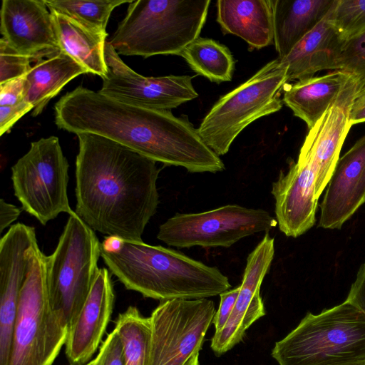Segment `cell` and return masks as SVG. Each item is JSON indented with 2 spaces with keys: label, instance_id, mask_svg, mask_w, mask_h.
Segmentation results:
<instances>
[{
  "label": "cell",
  "instance_id": "obj_1",
  "mask_svg": "<svg viewBox=\"0 0 365 365\" xmlns=\"http://www.w3.org/2000/svg\"><path fill=\"white\" fill-rule=\"evenodd\" d=\"M54 112L59 129L106 137L156 163L190 173L225 169L187 115L176 117L169 110L130 105L81 86L63 96Z\"/></svg>",
  "mask_w": 365,
  "mask_h": 365
},
{
  "label": "cell",
  "instance_id": "obj_2",
  "mask_svg": "<svg viewBox=\"0 0 365 365\" xmlns=\"http://www.w3.org/2000/svg\"><path fill=\"white\" fill-rule=\"evenodd\" d=\"M76 135V213L94 231L143 241L159 203L156 162L97 134Z\"/></svg>",
  "mask_w": 365,
  "mask_h": 365
},
{
  "label": "cell",
  "instance_id": "obj_3",
  "mask_svg": "<svg viewBox=\"0 0 365 365\" xmlns=\"http://www.w3.org/2000/svg\"><path fill=\"white\" fill-rule=\"evenodd\" d=\"M101 257L128 289L160 301L208 298L231 287L217 267L143 241L121 239L113 250L101 249Z\"/></svg>",
  "mask_w": 365,
  "mask_h": 365
},
{
  "label": "cell",
  "instance_id": "obj_4",
  "mask_svg": "<svg viewBox=\"0 0 365 365\" xmlns=\"http://www.w3.org/2000/svg\"><path fill=\"white\" fill-rule=\"evenodd\" d=\"M210 0H136L109 41L119 55H180L196 38Z\"/></svg>",
  "mask_w": 365,
  "mask_h": 365
},
{
  "label": "cell",
  "instance_id": "obj_5",
  "mask_svg": "<svg viewBox=\"0 0 365 365\" xmlns=\"http://www.w3.org/2000/svg\"><path fill=\"white\" fill-rule=\"evenodd\" d=\"M279 365H337L365 360V314L345 300L318 314L310 312L276 342Z\"/></svg>",
  "mask_w": 365,
  "mask_h": 365
},
{
  "label": "cell",
  "instance_id": "obj_6",
  "mask_svg": "<svg viewBox=\"0 0 365 365\" xmlns=\"http://www.w3.org/2000/svg\"><path fill=\"white\" fill-rule=\"evenodd\" d=\"M100 257L101 243L94 230L74 211L54 252L46 256L49 303L68 330L89 294Z\"/></svg>",
  "mask_w": 365,
  "mask_h": 365
},
{
  "label": "cell",
  "instance_id": "obj_7",
  "mask_svg": "<svg viewBox=\"0 0 365 365\" xmlns=\"http://www.w3.org/2000/svg\"><path fill=\"white\" fill-rule=\"evenodd\" d=\"M287 73L277 58L222 96L197 128L205 143L217 155H223L247 125L279 111L283 105V87L288 82Z\"/></svg>",
  "mask_w": 365,
  "mask_h": 365
},
{
  "label": "cell",
  "instance_id": "obj_8",
  "mask_svg": "<svg viewBox=\"0 0 365 365\" xmlns=\"http://www.w3.org/2000/svg\"><path fill=\"white\" fill-rule=\"evenodd\" d=\"M67 335L49 303L46 256L36 245L20 294L8 365H52Z\"/></svg>",
  "mask_w": 365,
  "mask_h": 365
},
{
  "label": "cell",
  "instance_id": "obj_9",
  "mask_svg": "<svg viewBox=\"0 0 365 365\" xmlns=\"http://www.w3.org/2000/svg\"><path fill=\"white\" fill-rule=\"evenodd\" d=\"M69 164L56 136L31 143L29 151L11 168L14 195L21 209L46 225L71 209L68 194Z\"/></svg>",
  "mask_w": 365,
  "mask_h": 365
},
{
  "label": "cell",
  "instance_id": "obj_10",
  "mask_svg": "<svg viewBox=\"0 0 365 365\" xmlns=\"http://www.w3.org/2000/svg\"><path fill=\"white\" fill-rule=\"evenodd\" d=\"M277 225L264 210L229 204L202 212L177 213L160 226L157 238L179 248H227L245 237L268 232Z\"/></svg>",
  "mask_w": 365,
  "mask_h": 365
},
{
  "label": "cell",
  "instance_id": "obj_11",
  "mask_svg": "<svg viewBox=\"0 0 365 365\" xmlns=\"http://www.w3.org/2000/svg\"><path fill=\"white\" fill-rule=\"evenodd\" d=\"M215 312L207 298L161 301L150 317L147 365H185L202 349Z\"/></svg>",
  "mask_w": 365,
  "mask_h": 365
},
{
  "label": "cell",
  "instance_id": "obj_12",
  "mask_svg": "<svg viewBox=\"0 0 365 365\" xmlns=\"http://www.w3.org/2000/svg\"><path fill=\"white\" fill-rule=\"evenodd\" d=\"M108 68L103 78L101 93L115 100L155 110H169L198 97L190 76L145 77L131 69L106 41Z\"/></svg>",
  "mask_w": 365,
  "mask_h": 365
},
{
  "label": "cell",
  "instance_id": "obj_13",
  "mask_svg": "<svg viewBox=\"0 0 365 365\" xmlns=\"http://www.w3.org/2000/svg\"><path fill=\"white\" fill-rule=\"evenodd\" d=\"M274 255V239L267 232L247 259L233 310L227 322L211 340V349L220 356L243 339L247 329L266 314L260 296L262 281L268 272Z\"/></svg>",
  "mask_w": 365,
  "mask_h": 365
},
{
  "label": "cell",
  "instance_id": "obj_14",
  "mask_svg": "<svg viewBox=\"0 0 365 365\" xmlns=\"http://www.w3.org/2000/svg\"><path fill=\"white\" fill-rule=\"evenodd\" d=\"M361 89L354 88L333 104L309 129L298 160L308 163L316 174L315 194L319 199L327 187L339 154L352 126L349 114L353 102Z\"/></svg>",
  "mask_w": 365,
  "mask_h": 365
},
{
  "label": "cell",
  "instance_id": "obj_15",
  "mask_svg": "<svg viewBox=\"0 0 365 365\" xmlns=\"http://www.w3.org/2000/svg\"><path fill=\"white\" fill-rule=\"evenodd\" d=\"M0 19L2 38L19 53L37 61L59 51L45 0H3Z\"/></svg>",
  "mask_w": 365,
  "mask_h": 365
},
{
  "label": "cell",
  "instance_id": "obj_16",
  "mask_svg": "<svg viewBox=\"0 0 365 365\" xmlns=\"http://www.w3.org/2000/svg\"><path fill=\"white\" fill-rule=\"evenodd\" d=\"M365 203V135L339 158L320 204L319 226L340 229Z\"/></svg>",
  "mask_w": 365,
  "mask_h": 365
},
{
  "label": "cell",
  "instance_id": "obj_17",
  "mask_svg": "<svg viewBox=\"0 0 365 365\" xmlns=\"http://www.w3.org/2000/svg\"><path fill=\"white\" fill-rule=\"evenodd\" d=\"M315 183L316 174L312 167L299 160L290 164L286 173L280 171L272 183L276 220L287 237H297L314 225L318 205Z\"/></svg>",
  "mask_w": 365,
  "mask_h": 365
},
{
  "label": "cell",
  "instance_id": "obj_18",
  "mask_svg": "<svg viewBox=\"0 0 365 365\" xmlns=\"http://www.w3.org/2000/svg\"><path fill=\"white\" fill-rule=\"evenodd\" d=\"M114 298L110 272L99 268L84 304L68 330L66 354L73 364L88 363L96 351L109 322Z\"/></svg>",
  "mask_w": 365,
  "mask_h": 365
},
{
  "label": "cell",
  "instance_id": "obj_19",
  "mask_svg": "<svg viewBox=\"0 0 365 365\" xmlns=\"http://www.w3.org/2000/svg\"><path fill=\"white\" fill-rule=\"evenodd\" d=\"M356 87L362 89L350 74L336 70L285 83L282 101L311 129L333 104Z\"/></svg>",
  "mask_w": 365,
  "mask_h": 365
},
{
  "label": "cell",
  "instance_id": "obj_20",
  "mask_svg": "<svg viewBox=\"0 0 365 365\" xmlns=\"http://www.w3.org/2000/svg\"><path fill=\"white\" fill-rule=\"evenodd\" d=\"M329 9L285 57L279 58L287 68L288 81L312 77L324 70H338L344 42L331 21Z\"/></svg>",
  "mask_w": 365,
  "mask_h": 365
},
{
  "label": "cell",
  "instance_id": "obj_21",
  "mask_svg": "<svg viewBox=\"0 0 365 365\" xmlns=\"http://www.w3.org/2000/svg\"><path fill=\"white\" fill-rule=\"evenodd\" d=\"M217 21L223 34L240 37L250 51L274 43L272 0H219Z\"/></svg>",
  "mask_w": 365,
  "mask_h": 365
},
{
  "label": "cell",
  "instance_id": "obj_22",
  "mask_svg": "<svg viewBox=\"0 0 365 365\" xmlns=\"http://www.w3.org/2000/svg\"><path fill=\"white\" fill-rule=\"evenodd\" d=\"M334 0H272L274 43L285 57L325 16Z\"/></svg>",
  "mask_w": 365,
  "mask_h": 365
},
{
  "label": "cell",
  "instance_id": "obj_23",
  "mask_svg": "<svg viewBox=\"0 0 365 365\" xmlns=\"http://www.w3.org/2000/svg\"><path fill=\"white\" fill-rule=\"evenodd\" d=\"M50 11L59 51L73 58L87 73L101 78L106 77L108 68L105 46L108 34L93 31L68 16Z\"/></svg>",
  "mask_w": 365,
  "mask_h": 365
},
{
  "label": "cell",
  "instance_id": "obj_24",
  "mask_svg": "<svg viewBox=\"0 0 365 365\" xmlns=\"http://www.w3.org/2000/svg\"><path fill=\"white\" fill-rule=\"evenodd\" d=\"M86 69L68 54L58 51L47 58L38 60L26 74V100L34 107L32 115L41 113L51 99Z\"/></svg>",
  "mask_w": 365,
  "mask_h": 365
},
{
  "label": "cell",
  "instance_id": "obj_25",
  "mask_svg": "<svg viewBox=\"0 0 365 365\" xmlns=\"http://www.w3.org/2000/svg\"><path fill=\"white\" fill-rule=\"evenodd\" d=\"M190 68L211 82L230 81L235 59L230 49L219 42L198 37L180 53Z\"/></svg>",
  "mask_w": 365,
  "mask_h": 365
},
{
  "label": "cell",
  "instance_id": "obj_26",
  "mask_svg": "<svg viewBox=\"0 0 365 365\" xmlns=\"http://www.w3.org/2000/svg\"><path fill=\"white\" fill-rule=\"evenodd\" d=\"M124 345L125 365H147L150 342V317H143L137 307L130 306L120 314L115 327Z\"/></svg>",
  "mask_w": 365,
  "mask_h": 365
},
{
  "label": "cell",
  "instance_id": "obj_27",
  "mask_svg": "<svg viewBox=\"0 0 365 365\" xmlns=\"http://www.w3.org/2000/svg\"><path fill=\"white\" fill-rule=\"evenodd\" d=\"M133 0H45L50 11L68 16L87 28L107 33L106 26L115 8Z\"/></svg>",
  "mask_w": 365,
  "mask_h": 365
},
{
  "label": "cell",
  "instance_id": "obj_28",
  "mask_svg": "<svg viewBox=\"0 0 365 365\" xmlns=\"http://www.w3.org/2000/svg\"><path fill=\"white\" fill-rule=\"evenodd\" d=\"M329 16L343 42L365 31V0H334Z\"/></svg>",
  "mask_w": 365,
  "mask_h": 365
},
{
  "label": "cell",
  "instance_id": "obj_29",
  "mask_svg": "<svg viewBox=\"0 0 365 365\" xmlns=\"http://www.w3.org/2000/svg\"><path fill=\"white\" fill-rule=\"evenodd\" d=\"M338 70L350 74L361 88L365 87V31L343 43Z\"/></svg>",
  "mask_w": 365,
  "mask_h": 365
},
{
  "label": "cell",
  "instance_id": "obj_30",
  "mask_svg": "<svg viewBox=\"0 0 365 365\" xmlns=\"http://www.w3.org/2000/svg\"><path fill=\"white\" fill-rule=\"evenodd\" d=\"M36 61L14 51L4 38L0 39V83L26 76L31 61Z\"/></svg>",
  "mask_w": 365,
  "mask_h": 365
},
{
  "label": "cell",
  "instance_id": "obj_31",
  "mask_svg": "<svg viewBox=\"0 0 365 365\" xmlns=\"http://www.w3.org/2000/svg\"><path fill=\"white\" fill-rule=\"evenodd\" d=\"M96 361V365H125L123 342L115 328L103 341Z\"/></svg>",
  "mask_w": 365,
  "mask_h": 365
},
{
  "label": "cell",
  "instance_id": "obj_32",
  "mask_svg": "<svg viewBox=\"0 0 365 365\" xmlns=\"http://www.w3.org/2000/svg\"><path fill=\"white\" fill-rule=\"evenodd\" d=\"M26 76L0 83V106H14L26 100L29 85Z\"/></svg>",
  "mask_w": 365,
  "mask_h": 365
},
{
  "label": "cell",
  "instance_id": "obj_33",
  "mask_svg": "<svg viewBox=\"0 0 365 365\" xmlns=\"http://www.w3.org/2000/svg\"><path fill=\"white\" fill-rule=\"evenodd\" d=\"M33 109L27 100L14 106H0V135L8 132L21 117Z\"/></svg>",
  "mask_w": 365,
  "mask_h": 365
},
{
  "label": "cell",
  "instance_id": "obj_34",
  "mask_svg": "<svg viewBox=\"0 0 365 365\" xmlns=\"http://www.w3.org/2000/svg\"><path fill=\"white\" fill-rule=\"evenodd\" d=\"M239 291L240 285L220 294V305L212 320L215 331L221 330L227 322L233 310Z\"/></svg>",
  "mask_w": 365,
  "mask_h": 365
},
{
  "label": "cell",
  "instance_id": "obj_35",
  "mask_svg": "<svg viewBox=\"0 0 365 365\" xmlns=\"http://www.w3.org/2000/svg\"><path fill=\"white\" fill-rule=\"evenodd\" d=\"M346 300L365 314V262L360 266Z\"/></svg>",
  "mask_w": 365,
  "mask_h": 365
},
{
  "label": "cell",
  "instance_id": "obj_36",
  "mask_svg": "<svg viewBox=\"0 0 365 365\" xmlns=\"http://www.w3.org/2000/svg\"><path fill=\"white\" fill-rule=\"evenodd\" d=\"M21 208L13 204L6 202L4 199L0 200V232L1 233L6 227L10 226L13 222L19 217Z\"/></svg>",
  "mask_w": 365,
  "mask_h": 365
},
{
  "label": "cell",
  "instance_id": "obj_37",
  "mask_svg": "<svg viewBox=\"0 0 365 365\" xmlns=\"http://www.w3.org/2000/svg\"><path fill=\"white\" fill-rule=\"evenodd\" d=\"M349 121L351 125L365 122V87L359 92L353 102Z\"/></svg>",
  "mask_w": 365,
  "mask_h": 365
},
{
  "label": "cell",
  "instance_id": "obj_38",
  "mask_svg": "<svg viewBox=\"0 0 365 365\" xmlns=\"http://www.w3.org/2000/svg\"><path fill=\"white\" fill-rule=\"evenodd\" d=\"M199 351H196L185 365H200Z\"/></svg>",
  "mask_w": 365,
  "mask_h": 365
},
{
  "label": "cell",
  "instance_id": "obj_39",
  "mask_svg": "<svg viewBox=\"0 0 365 365\" xmlns=\"http://www.w3.org/2000/svg\"><path fill=\"white\" fill-rule=\"evenodd\" d=\"M337 365H365V360L349 362V363L341 364H337Z\"/></svg>",
  "mask_w": 365,
  "mask_h": 365
},
{
  "label": "cell",
  "instance_id": "obj_40",
  "mask_svg": "<svg viewBox=\"0 0 365 365\" xmlns=\"http://www.w3.org/2000/svg\"><path fill=\"white\" fill-rule=\"evenodd\" d=\"M96 358L93 360H91L89 361L88 363L83 364V365H96Z\"/></svg>",
  "mask_w": 365,
  "mask_h": 365
}]
</instances>
